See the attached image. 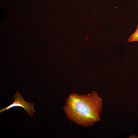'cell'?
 Masks as SVG:
<instances>
[{"instance_id":"cell-1","label":"cell","mask_w":138,"mask_h":138,"mask_svg":"<svg viewBox=\"0 0 138 138\" xmlns=\"http://www.w3.org/2000/svg\"><path fill=\"white\" fill-rule=\"evenodd\" d=\"M102 105V98L94 91L86 95L71 93L63 108L71 121L78 125L88 127L100 120Z\"/></svg>"},{"instance_id":"cell-2","label":"cell","mask_w":138,"mask_h":138,"mask_svg":"<svg viewBox=\"0 0 138 138\" xmlns=\"http://www.w3.org/2000/svg\"><path fill=\"white\" fill-rule=\"evenodd\" d=\"M14 102L7 107L4 108L0 110V113L8 110L15 107H21L24 108L27 112L28 114L32 117L33 113L36 112L33 106L34 103L28 102L25 100L22 95L20 94L18 91H16L13 97Z\"/></svg>"},{"instance_id":"cell-3","label":"cell","mask_w":138,"mask_h":138,"mask_svg":"<svg viewBox=\"0 0 138 138\" xmlns=\"http://www.w3.org/2000/svg\"><path fill=\"white\" fill-rule=\"evenodd\" d=\"M127 40L129 42L135 41L138 42V24L137 25L135 31L131 35Z\"/></svg>"}]
</instances>
